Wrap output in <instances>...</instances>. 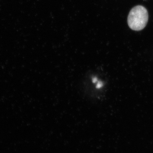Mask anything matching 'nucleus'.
I'll list each match as a JSON object with an SVG mask.
<instances>
[{"instance_id":"f257e3e1","label":"nucleus","mask_w":153,"mask_h":153,"mask_svg":"<svg viewBox=\"0 0 153 153\" xmlns=\"http://www.w3.org/2000/svg\"><path fill=\"white\" fill-rule=\"evenodd\" d=\"M148 19L147 10L142 6H137L131 10L128 17V24L131 30L140 31L146 26Z\"/></svg>"}]
</instances>
